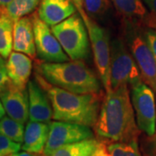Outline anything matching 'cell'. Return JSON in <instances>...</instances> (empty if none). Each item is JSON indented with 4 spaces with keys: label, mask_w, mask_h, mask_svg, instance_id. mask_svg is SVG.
Wrapping results in <instances>:
<instances>
[{
    "label": "cell",
    "mask_w": 156,
    "mask_h": 156,
    "mask_svg": "<svg viewBox=\"0 0 156 156\" xmlns=\"http://www.w3.org/2000/svg\"><path fill=\"white\" fill-rule=\"evenodd\" d=\"M14 21L2 12L0 17V56L7 59L13 49Z\"/></svg>",
    "instance_id": "cell-19"
},
{
    "label": "cell",
    "mask_w": 156,
    "mask_h": 156,
    "mask_svg": "<svg viewBox=\"0 0 156 156\" xmlns=\"http://www.w3.org/2000/svg\"><path fill=\"white\" fill-rule=\"evenodd\" d=\"M50 133V122L30 121L24 130L22 149L35 154L44 153Z\"/></svg>",
    "instance_id": "cell-16"
},
{
    "label": "cell",
    "mask_w": 156,
    "mask_h": 156,
    "mask_svg": "<svg viewBox=\"0 0 156 156\" xmlns=\"http://www.w3.org/2000/svg\"><path fill=\"white\" fill-rule=\"evenodd\" d=\"M94 138V134L88 126L55 121L50 122V133L44 150V155L49 156L60 147Z\"/></svg>",
    "instance_id": "cell-10"
},
{
    "label": "cell",
    "mask_w": 156,
    "mask_h": 156,
    "mask_svg": "<svg viewBox=\"0 0 156 156\" xmlns=\"http://www.w3.org/2000/svg\"><path fill=\"white\" fill-rule=\"evenodd\" d=\"M125 25L140 27L145 24L147 12L141 0H111Z\"/></svg>",
    "instance_id": "cell-17"
},
{
    "label": "cell",
    "mask_w": 156,
    "mask_h": 156,
    "mask_svg": "<svg viewBox=\"0 0 156 156\" xmlns=\"http://www.w3.org/2000/svg\"><path fill=\"white\" fill-rule=\"evenodd\" d=\"M2 15V8H1V5H0V17Z\"/></svg>",
    "instance_id": "cell-33"
},
{
    "label": "cell",
    "mask_w": 156,
    "mask_h": 156,
    "mask_svg": "<svg viewBox=\"0 0 156 156\" xmlns=\"http://www.w3.org/2000/svg\"><path fill=\"white\" fill-rule=\"evenodd\" d=\"M76 11V7L71 0H41L37 15L52 27L72 16Z\"/></svg>",
    "instance_id": "cell-13"
},
{
    "label": "cell",
    "mask_w": 156,
    "mask_h": 156,
    "mask_svg": "<svg viewBox=\"0 0 156 156\" xmlns=\"http://www.w3.org/2000/svg\"><path fill=\"white\" fill-rule=\"evenodd\" d=\"M37 73L49 83L76 94H93L101 90L96 75L82 60L38 62Z\"/></svg>",
    "instance_id": "cell-3"
},
{
    "label": "cell",
    "mask_w": 156,
    "mask_h": 156,
    "mask_svg": "<svg viewBox=\"0 0 156 156\" xmlns=\"http://www.w3.org/2000/svg\"><path fill=\"white\" fill-rule=\"evenodd\" d=\"M41 0H12L2 8V12L15 22L17 19L32 13L40 5Z\"/></svg>",
    "instance_id": "cell-20"
},
{
    "label": "cell",
    "mask_w": 156,
    "mask_h": 156,
    "mask_svg": "<svg viewBox=\"0 0 156 156\" xmlns=\"http://www.w3.org/2000/svg\"><path fill=\"white\" fill-rule=\"evenodd\" d=\"M11 156H36L35 154L32 153H30V152H26V151H23V152H17L13 154H11Z\"/></svg>",
    "instance_id": "cell-29"
},
{
    "label": "cell",
    "mask_w": 156,
    "mask_h": 156,
    "mask_svg": "<svg viewBox=\"0 0 156 156\" xmlns=\"http://www.w3.org/2000/svg\"><path fill=\"white\" fill-rule=\"evenodd\" d=\"M91 156H95V155H94V154H92V155H91Z\"/></svg>",
    "instance_id": "cell-35"
},
{
    "label": "cell",
    "mask_w": 156,
    "mask_h": 156,
    "mask_svg": "<svg viewBox=\"0 0 156 156\" xmlns=\"http://www.w3.org/2000/svg\"><path fill=\"white\" fill-rule=\"evenodd\" d=\"M148 7L150 13L146 19L145 25L148 28H154L156 24V0H142Z\"/></svg>",
    "instance_id": "cell-25"
},
{
    "label": "cell",
    "mask_w": 156,
    "mask_h": 156,
    "mask_svg": "<svg viewBox=\"0 0 156 156\" xmlns=\"http://www.w3.org/2000/svg\"><path fill=\"white\" fill-rule=\"evenodd\" d=\"M6 69L12 83L26 88L32 72V61L30 56L17 51L11 52L6 62Z\"/></svg>",
    "instance_id": "cell-15"
},
{
    "label": "cell",
    "mask_w": 156,
    "mask_h": 156,
    "mask_svg": "<svg viewBox=\"0 0 156 156\" xmlns=\"http://www.w3.org/2000/svg\"><path fill=\"white\" fill-rule=\"evenodd\" d=\"M0 100L8 116L23 124L27 122L29 119V95L26 88L18 87L9 81L0 93Z\"/></svg>",
    "instance_id": "cell-11"
},
{
    "label": "cell",
    "mask_w": 156,
    "mask_h": 156,
    "mask_svg": "<svg viewBox=\"0 0 156 156\" xmlns=\"http://www.w3.org/2000/svg\"><path fill=\"white\" fill-rule=\"evenodd\" d=\"M22 148L20 143L0 134V156H11Z\"/></svg>",
    "instance_id": "cell-24"
},
{
    "label": "cell",
    "mask_w": 156,
    "mask_h": 156,
    "mask_svg": "<svg viewBox=\"0 0 156 156\" xmlns=\"http://www.w3.org/2000/svg\"><path fill=\"white\" fill-rule=\"evenodd\" d=\"M24 124L10 116H4L0 120V134L18 143H22L24 136Z\"/></svg>",
    "instance_id": "cell-21"
},
{
    "label": "cell",
    "mask_w": 156,
    "mask_h": 156,
    "mask_svg": "<svg viewBox=\"0 0 156 156\" xmlns=\"http://www.w3.org/2000/svg\"><path fill=\"white\" fill-rule=\"evenodd\" d=\"M71 1L75 4V5H76L77 10L83 8V1L82 0H71Z\"/></svg>",
    "instance_id": "cell-30"
},
{
    "label": "cell",
    "mask_w": 156,
    "mask_h": 156,
    "mask_svg": "<svg viewBox=\"0 0 156 156\" xmlns=\"http://www.w3.org/2000/svg\"><path fill=\"white\" fill-rule=\"evenodd\" d=\"M82 1L86 14L94 20H98L105 17L111 9V0H82Z\"/></svg>",
    "instance_id": "cell-22"
},
{
    "label": "cell",
    "mask_w": 156,
    "mask_h": 156,
    "mask_svg": "<svg viewBox=\"0 0 156 156\" xmlns=\"http://www.w3.org/2000/svg\"><path fill=\"white\" fill-rule=\"evenodd\" d=\"M29 119L31 122H50L53 118V108L50 97L36 80L29 81Z\"/></svg>",
    "instance_id": "cell-12"
},
{
    "label": "cell",
    "mask_w": 156,
    "mask_h": 156,
    "mask_svg": "<svg viewBox=\"0 0 156 156\" xmlns=\"http://www.w3.org/2000/svg\"><path fill=\"white\" fill-rule=\"evenodd\" d=\"M5 108L3 106V103H2V101L0 100V120L3 118V117L5 116Z\"/></svg>",
    "instance_id": "cell-31"
},
{
    "label": "cell",
    "mask_w": 156,
    "mask_h": 156,
    "mask_svg": "<svg viewBox=\"0 0 156 156\" xmlns=\"http://www.w3.org/2000/svg\"><path fill=\"white\" fill-rule=\"evenodd\" d=\"M143 37L156 59V30L152 28L147 29L143 32Z\"/></svg>",
    "instance_id": "cell-26"
},
{
    "label": "cell",
    "mask_w": 156,
    "mask_h": 156,
    "mask_svg": "<svg viewBox=\"0 0 156 156\" xmlns=\"http://www.w3.org/2000/svg\"><path fill=\"white\" fill-rule=\"evenodd\" d=\"M10 79L6 69V62L3 57H0V93L5 89Z\"/></svg>",
    "instance_id": "cell-27"
},
{
    "label": "cell",
    "mask_w": 156,
    "mask_h": 156,
    "mask_svg": "<svg viewBox=\"0 0 156 156\" xmlns=\"http://www.w3.org/2000/svg\"><path fill=\"white\" fill-rule=\"evenodd\" d=\"M98 145L99 142L95 138L84 140L76 143L62 146L49 156H91Z\"/></svg>",
    "instance_id": "cell-18"
},
{
    "label": "cell",
    "mask_w": 156,
    "mask_h": 156,
    "mask_svg": "<svg viewBox=\"0 0 156 156\" xmlns=\"http://www.w3.org/2000/svg\"><path fill=\"white\" fill-rule=\"evenodd\" d=\"M95 131L101 138L118 142L138 140L140 130L128 85L106 92Z\"/></svg>",
    "instance_id": "cell-1"
},
{
    "label": "cell",
    "mask_w": 156,
    "mask_h": 156,
    "mask_svg": "<svg viewBox=\"0 0 156 156\" xmlns=\"http://www.w3.org/2000/svg\"><path fill=\"white\" fill-rule=\"evenodd\" d=\"M82 16L89 32L95 67L106 92L111 90L110 83V59L111 42L106 29L101 26L86 14L83 8L77 10Z\"/></svg>",
    "instance_id": "cell-5"
},
{
    "label": "cell",
    "mask_w": 156,
    "mask_h": 156,
    "mask_svg": "<svg viewBox=\"0 0 156 156\" xmlns=\"http://www.w3.org/2000/svg\"><path fill=\"white\" fill-rule=\"evenodd\" d=\"M134 28L137 27L126 25L128 48L139 68L142 82L156 93V59L143 35Z\"/></svg>",
    "instance_id": "cell-7"
},
{
    "label": "cell",
    "mask_w": 156,
    "mask_h": 156,
    "mask_svg": "<svg viewBox=\"0 0 156 156\" xmlns=\"http://www.w3.org/2000/svg\"><path fill=\"white\" fill-rule=\"evenodd\" d=\"M51 30L70 60H83L89 56V32L79 13L52 26Z\"/></svg>",
    "instance_id": "cell-4"
},
{
    "label": "cell",
    "mask_w": 156,
    "mask_h": 156,
    "mask_svg": "<svg viewBox=\"0 0 156 156\" xmlns=\"http://www.w3.org/2000/svg\"><path fill=\"white\" fill-rule=\"evenodd\" d=\"M140 82H142V79L139 68L123 40L113 39L110 59L111 89H117L122 85L134 87Z\"/></svg>",
    "instance_id": "cell-6"
},
{
    "label": "cell",
    "mask_w": 156,
    "mask_h": 156,
    "mask_svg": "<svg viewBox=\"0 0 156 156\" xmlns=\"http://www.w3.org/2000/svg\"><path fill=\"white\" fill-rule=\"evenodd\" d=\"M32 20L37 55L40 60L47 62H63L70 61V58L52 32L49 25L40 19L37 13H33Z\"/></svg>",
    "instance_id": "cell-9"
},
{
    "label": "cell",
    "mask_w": 156,
    "mask_h": 156,
    "mask_svg": "<svg viewBox=\"0 0 156 156\" xmlns=\"http://www.w3.org/2000/svg\"><path fill=\"white\" fill-rule=\"evenodd\" d=\"M13 50L35 58L37 55L33 23L30 17H23L14 22Z\"/></svg>",
    "instance_id": "cell-14"
},
{
    "label": "cell",
    "mask_w": 156,
    "mask_h": 156,
    "mask_svg": "<svg viewBox=\"0 0 156 156\" xmlns=\"http://www.w3.org/2000/svg\"><path fill=\"white\" fill-rule=\"evenodd\" d=\"M95 156H111V154L108 153V151L107 149L104 144L102 143H99V145L97 147L96 150L94 153Z\"/></svg>",
    "instance_id": "cell-28"
},
{
    "label": "cell",
    "mask_w": 156,
    "mask_h": 156,
    "mask_svg": "<svg viewBox=\"0 0 156 156\" xmlns=\"http://www.w3.org/2000/svg\"><path fill=\"white\" fill-rule=\"evenodd\" d=\"M152 29H154V30H156V24L154 26V28H152Z\"/></svg>",
    "instance_id": "cell-34"
},
{
    "label": "cell",
    "mask_w": 156,
    "mask_h": 156,
    "mask_svg": "<svg viewBox=\"0 0 156 156\" xmlns=\"http://www.w3.org/2000/svg\"><path fill=\"white\" fill-rule=\"evenodd\" d=\"M107 149L111 156H142L139 150L138 140L130 142L115 141L108 146Z\"/></svg>",
    "instance_id": "cell-23"
},
{
    "label": "cell",
    "mask_w": 156,
    "mask_h": 156,
    "mask_svg": "<svg viewBox=\"0 0 156 156\" xmlns=\"http://www.w3.org/2000/svg\"><path fill=\"white\" fill-rule=\"evenodd\" d=\"M132 104L136 123L140 131L148 136L156 133V105L154 92L148 85L140 82L132 87Z\"/></svg>",
    "instance_id": "cell-8"
},
{
    "label": "cell",
    "mask_w": 156,
    "mask_h": 156,
    "mask_svg": "<svg viewBox=\"0 0 156 156\" xmlns=\"http://www.w3.org/2000/svg\"><path fill=\"white\" fill-rule=\"evenodd\" d=\"M12 0H0V5L2 7H5L7 5H9Z\"/></svg>",
    "instance_id": "cell-32"
},
{
    "label": "cell",
    "mask_w": 156,
    "mask_h": 156,
    "mask_svg": "<svg viewBox=\"0 0 156 156\" xmlns=\"http://www.w3.org/2000/svg\"><path fill=\"white\" fill-rule=\"evenodd\" d=\"M35 78L50 97L54 120L88 127L95 126L101 108V96L98 93L76 94L56 86H50L37 73Z\"/></svg>",
    "instance_id": "cell-2"
}]
</instances>
